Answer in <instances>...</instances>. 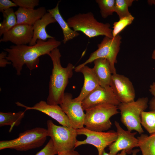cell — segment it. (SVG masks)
<instances>
[{
    "label": "cell",
    "mask_w": 155,
    "mask_h": 155,
    "mask_svg": "<svg viewBox=\"0 0 155 155\" xmlns=\"http://www.w3.org/2000/svg\"><path fill=\"white\" fill-rule=\"evenodd\" d=\"M150 108L151 110H155V97L152 98L149 103Z\"/></svg>",
    "instance_id": "34"
},
{
    "label": "cell",
    "mask_w": 155,
    "mask_h": 155,
    "mask_svg": "<svg viewBox=\"0 0 155 155\" xmlns=\"http://www.w3.org/2000/svg\"><path fill=\"white\" fill-rule=\"evenodd\" d=\"M110 86L120 103L134 100L135 96L134 88L132 83L127 77L117 73L112 74Z\"/></svg>",
    "instance_id": "12"
},
{
    "label": "cell",
    "mask_w": 155,
    "mask_h": 155,
    "mask_svg": "<svg viewBox=\"0 0 155 155\" xmlns=\"http://www.w3.org/2000/svg\"><path fill=\"white\" fill-rule=\"evenodd\" d=\"M78 135L86 136V138L82 141H77L75 148L81 145L89 144L96 148L98 155H102L105 148L114 142L117 139L118 134L113 131L108 132L93 131L83 127L76 129Z\"/></svg>",
    "instance_id": "9"
},
{
    "label": "cell",
    "mask_w": 155,
    "mask_h": 155,
    "mask_svg": "<svg viewBox=\"0 0 155 155\" xmlns=\"http://www.w3.org/2000/svg\"><path fill=\"white\" fill-rule=\"evenodd\" d=\"M118 106L110 104H99L85 111L84 125L90 130L104 131L110 129V118L119 113Z\"/></svg>",
    "instance_id": "5"
},
{
    "label": "cell",
    "mask_w": 155,
    "mask_h": 155,
    "mask_svg": "<svg viewBox=\"0 0 155 155\" xmlns=\"http://www.w3.org/2000/svg\"><path fill=\"white\" fill-rule=\"evenodd\" d=\"M16 104L18 106L24 108L25 111L30 110L39 111L55 120L62 126L71 127L68 118L59 105H50L43 100L32 107L27 106L18 102Z\"/></svg>",
    "instance_id": "14"
},
{
    "label": "cell",
    "mask_w": 155,
    "mask_h": 155,
    "mask_svg": "<svg viewBox=\"0 0 155 155\" xmlns=\"http://www.w3.org/2000/svg\"><path fill=\"white\" fill-rule=\"evenodd\" d=\"M121 38L119 34L112 38L105 36L98 45V49L91 53L84 63L75 67V71L78 72L82 67L93 62L97 59L104 58L110 63L112 74L117 73L115 64L117 62V57L120 50Z\"/></svg>",
    "instance_id": "7"
},
{
    "label": "cell",
    "mask_w": 155,
    "mask_h": 155,
    "mask_svg": "<svg viewBox=\"0 0 155 155\" xmlns=\"http://www.w3.org/2000/svg\"><path fill=\"white\" fill-rule=\"evenodd\" d=\"M56 22V21L52 15L49 13L46 12L33 25V36L29 45H34L38 40L46 41L49 39L54 38L53 37L47 33L46 28L50 24Z\"/></svg>",
    "instance_id": "17"
},
{
    "label": "cell",
    "mask_w": 155,
    "mask_h": 155,
    "mask_svg": "<svg viewBox=\"0 0 155 155\" xmlns=\"http://www.w3.org/2000/svg\"><path fill=\"white\" fill-rule=\"evenodd\" d=\"M17 6L16 4L12 1L9 0H0V11L2 12L3 11L12 7Z\"/></svg>",
    "instance_id": "30"
},
{
    "label": "cell",
    "mask_w": 155,
    "mask_h": 155,
    "mask_svg": "<svg viewBox=\"0 0 155 155\" xmlns=\"http://www.w3.org/2000/svg\"><path fill=\"white\" fill-rule=\"evenodd\" d=\"M58 154L51 138L45 146L35 155H55Z\"/></svg>",
    "instance_id": "29"
},
{
    "label": "cell",
    "mask_w": 155,
    "mask_h": 155,
    "mask_svg": "<svg viewBox=\"0 0 155 155\" xmlns=\"http://www.w3.org/2000/svg\"><path fill=\"white\" fill-rule=\"evenodd\" d=\"M141 125L150 134L155 133V110L142 111L140 115Z\"/></svg>",
    "instance_id": "24"
},
{
    "label": "cell",
    "mask_w": 155,
    "mask_h": 155,
    "mask_svg": "<svg viewBox=\"0 0 155 155\" xmlns=\"http://www.w3.org/2000/svg\"><path fill=\"white\" fill-rule=\"evenodd\" d=\"M126 154L127 153L125 150L121 151L120 153H118L116 155H113L109 153H107L104 150L103 152L102 155H126Z\"/></svg>",
    "instance_id": "35"
},
{
    "label": "cell",
    "mask_w": 155,
    "mask_h": 155,
    "mask_svg": "<svg viewBox=\"0 0 155 155\" xmlns=\"http://www.w3.org/2000/svg\"><path fill=\"white\" fill-rule=\"evenodd\" d=\"M151 57L153 59L155 60V49L153 51Z\"/></svg>",
    "instance_id": "38"
},
{
    "label": "cell",
    "mask_w": 155,
    "mask_h": 155,
    "mask_svg": "<svg viewBox=\"0 0 155 155\" xmlns=\"http://www.w3.org/2000/svg\"><path fill=\"white\" fill-rule=\"evenodd\" d=\"M114 124L118 136L116 140L108 146L109 153L116 155L119 151L125 150L127 154H131L133 148L138 147V140L135 137L137 132L125 130L117 121H115Z\"/></svg>",
    "instance_id": "11"
},
{
    "label": "cell",
    "mask_w": 155,
    "mask_h": 155,
    "mask_svg": "<svg viewBox=\"0 0 155 155\" xmlns=\"http://www.w3.org/2000/svg\"><path fill=\"white\" fill-rule=\"evenodd\" d=\"M48 136L47 129L37 127L20 133L16 139L0 141V150L10 149L26 151L41 147Z\"/></svg>",
    "instance_id": "4"
},
{
    "label": "cell",
    "mask_w": 155,
    "mask_h": 155,
    "mask_svg": "<svg viewBox=\"0 0 155 155\" xmlns=\"http://www.w3.org/2000/svg\"><path fill=\"white\" fill-rule=\"evenodd\" d=\"M137 138L142 155H155V133L149 136L142 134Z\"/></svg>",
    "instance_id": "22"
},
{
    "label": "cell",
    "mask_w": 155,
    "mask_h": 155,
    "mask_svg": "<svg viewBox=\"0 0 155 155\" xmlns=\"http://www.w3.org/2000/svg\"><path fill=\"white\" fill-rule=\"evenodd\" d=\"M61 44L60 41L54 38L46 41L38 40L33 46L26 44L13 45L9 48L4 49L7 53L6 59L10 61L19 75L23 67L26 65L30 71L38 67L40 56L48 54L54 49L57 48Z\"/></svg>",
    "instance_id": "1"
},
{
    "label": "cell",
    "mask_w": 155,
    "mask_h": 155,
    "mask_svg": "<svg viewBox=\"0 0 155 155\" xmlns=\"http://www.w3.org/2000/svg\"><path fill=\"white\" fill-rule=\"evenodd\" d=\"M48 55L52 61L53 68L50 76L46 102L50 105H59L69 80L73 76L75 67L71 63H69L65 67L62 66L60 61L61 54L57 48L53 50Z\"/></svg>",
    "instance_id": "2"
},
{
    "label": "cell",
    "mask_w": 155,
    "mask_h": 155,
    "mask_svg": "<svg viewBox=\"0 0 155 155\" xmlns=\"http://www.w3.org/2000/svg\"><path fill=\"white\" fill-rule=\"evenodd\" d=\"M78 72L82 73L84 78V83L80 94L73 99L75 101L82 102L100 85L92 68L86 65L82 67Z\"/></svg>",
    "instance_id": "16"
},
{
    "label": "cell",
    "mask_w": 155,
    "mask_h": 155,
    "mask_svg": "<svg viewBox=\"0 0 155 155\" xmlns=\"http://www.w3.org/2000/svg\"><path fill=\"white\" fill-rule=\"evenodd\" d=\"M140 150L138 149H136L133 150L132 153V155H137V153L139 152Z\"/></svg>",
    "instance_id": "37"
},
{
    "label": "cell",
    "mask_w": 155,
    "mask_h": 155,
    "mask_svg": "<svg viewBox=\"0 0 155 155\" xmlns=\"http://www.w3.org/2000/svg\"><path fill=\"white\" fill-rule=\"evenodd\" d=\"M134 19L131 15L121 18L119 21L114 22L112 29L113 38L119 34L126 27L131 24Z\"/></svg>",
    "instance_id": "27"
},
{
    "label": "cell",
    "mask_w": 155,
    "mask_h": 155,
    "mask_svg": "<svg viewBox=\"0 0 155 155\" xmlns=\"http://www.w3.org/2000/svg\"><path fill=\"white\" fill-rule=\"evenodd\" d=\"M148 102L147 97H142L135 101L120 103L118 106L120 111L121 122L127 130H135L140 134L144 132L141 123L140 115L148 107Z\"/></svg>",
    "instance_id": "6"
},
{
    "label": "cell",
    "mask_w": 155,
    "mask_h": 155,
    "mask_svg": "<svg viewBox=\"0 0 155 155\" xmlns=\"http://www.w3.org/2000/svg\"><path fill=\"white\" fill-rule=\"evenodd\" d=\"M150 93L155 97V81L151 84L149 88Z\"/></svg>",
    "instance_id": "33"
},
{
    "label": "cell",
    "mask_w": 155,
    "mask_h": 155,
    "mask_svg": "<svg viewBox=\"0 0 155 155\" xmlns=\"http://www.w3.org/2000/svg\"><path fill=\"white\" fill-rule=\"evenodd\" d=\"M20 7L25 9H34L39 4L38 0H12Z\"/></svg>",
    "instance_id": "28"
},
{
    "label": "cell",
    "mask_w": 155,
    "mask_h": 155,
    "mask_svg": "<svg viewBox=\"0 0 155 155\" xmlns=\"http://www.w3.org/2000/svg\"><path fill=\"white\" fill-rule=\"evenodd\" d=\"M134 0H115V12L119 18L129 16L131 13L128 8L131 7Z\"/></svg>",
    "instance_id": "25"
},
{
    "label": "cell",
    "mask_w": 155,
    "mask_h": 155,
    "mask_svg": "<svg viewBox=\"0 0 155 155\" xmlns=\"http://www.w3.org/2000/svg\"><path fill=\"white\" fill-rule=\"evenodd\" d=\"M67 23L74 31L81 32L90 38L100 36L113 38L110 24L98 22L91 12L76 14L69 18Z\"/></svg>",
    "instance_id": "3"
},
{
    "label": "cell",
    "mask_w": 155,
    "mask_h": 155,
    "mask_svg": "<svg viewBox=\"0 0 155 155\" xmlns=\"http://www.w3.org/2000/svg\"><path fill=\"white\" fill-rule=\"evenodd\" d=\"M46 13V9L43 7L36 9L19 7L15 11L17 17V24H25L33 26Z\"/></svg>",
    "instance_id": "19"
},
{
    "label": "cell",
    "mask_w": 155,
    "mask_h": 155,
    "mask_svg": "<svg viewBox=\"0 0 155 155\" xmlns=\"http://www.w3.org/2000/svg\"><path fill=\"white\" fill-rule=\"evenodd\" d=\"M102 17L106 18L115 12V0H96Z\"/></svg>",
    "instance_id": "26"
},
{
    "label": "cell",
    "mask_w": 155,
    "mask_h": 155,
    "mask_svg": "<svg viewBox=\"0 0 155 155\" xmlns=\"http://www.w3.org/2000/svg\"><path fill=\"white\" fill-rule=\"evenodd\" d=\"M7 54V53L5 51H2L0 53V67H5L7 65L11 63L10 61H9L6 59Z\"/></svg>",
    "instance_id": "31"
},
{
    "label": "cell",
    "mask_w": 155,
    "mask_h": 155,
    "mask_svg": "<svg viewBox=\"0 0 155 155\" xmlns=\"http://www.w3.org/2000/svg\"><path fill=\"white\" fill-rule=\"evenodd\" d=\"M81 102L84 111L102 104H110L118 106L120 103L110 86L104 88L100 86L88 95Z\"/></svg>",
    "instance_id": "13"
},
{
    "label": "cell",
    "mask_w": 155,
    "mask_h": 155,
    "mask_svg": "<svg viewBox=\"0 0 155 155\" xmlns=\"http://www.w3.org/2000/svg\"><path fill=\"white\" fill-rule=\"evenodd\" d=\"M26 111H20L17 113L0 112V127L9 125V131L11 132L14 126H18L21 123L24 117Z\"/></svg>",
    "instance_id": "21"
},
{
    "label": "cell",
    "mask_w": 155,
    "mask_h": 155,
    "mask_svg": "<svg viewBox=\"0 0 155 155\" xmlns=\"http://www.w3.org/2000/svg\"><path fill=\"white\" fill-rule=\"evenodd\" d=\"M59 105L68 118L71 127L77 129L84 127L85 113L81 102L74 100L72 94L66 92Z\"/></svg>",
    "instance_id": "10"
},
{
    "label": "cell",
    "mask_w": 155,
    "mask_h": 155,
    "mask_svg": "<svg viewBox=\"0 0 155 155\" xmlns=\"http://www.w3.org/2000/svg\"><path fill=\"white\" fill-rule=\"evenodd\" d=\"M59 1L54 8L47 10L53 16L61 28L63 34V42L66 43L69 41L78 36L80 34L71 28L60 14L59 9Z\"/></svg>",
    "instance_id": "20"
},
{
    "label": "cell",
    "mask_w": 155,
    "mask_h": 155,
    "mask_svg": "<svg viewBox=\"0 0 155 155\" xmlns=\"http://www.w3.org/2000/svg\"><path fill=\"white\" fill-rule=\"evenodd\" d=\"M33 36V26L16 24L3 35L0 42L10 41L16 45L26 44L31 42Z\"/></svg>",
    "instance_id": "15"
},
{
    "label": "cell",
    "mask_w": 155,
    "mask_h": 155,
    "mask_svg": "<svg viewBox=\"0 0 155 155\" xmlns=\"http://www.w3.org/2000/svg\"><path fill=\"white\" fill-rule=\"evenodd\" d=\"M48 136L52 140L58 153L74 149L77 141L76 130L72 127L58 126L51 120L46 122Z\"/></svg>",
    "instance_id": "8"
},
{
    "label": "cell",
    "mask_w": 155,
    "mask_h": 155,
    "mask_svg": "<svg viewBox=\"0 0 155 155\" xmlns=\"http://www.w3.org/2000/svg\"><path fill=\"white\" fill-rule=\"evenodd\" d=\"M93 62L94 65L92 68L100 86L104 88L110 86L112 73L108 61L106 59L99 58Z\"/></svg>",
    "instance_id": "18"
},
{
    "label": "cell",
    "mask_w": 155,
    "mask_h": 155,
    "mask_svg": "<svg viewBox=\"0 0 155 155\" xmlns=\"http://www.w3.org/2000/svg\"><path fill=\"white\" fill-rule=\"evenodd\" d=\"M3 20L0 24V36L17 24V17L13 9L11 8L2 12Z\"/></svg>",
    "instance_id": "23"
},
{
    "label": "cell",
    "mask_w": 155,
    "mask_h": 155,
    "mask_svg": "<svg viewBox=\"0 0 155 155\" xmlns=\"http://www.w3.org/2000/svg\"><path fill=\"white\" fill-rule=\"evenodd\" d=\"M58 155H80L77 151L74 149L66 151L59 153Z\"/></svg>",
    "instance_id": "32"
},
{
    "label": "cell",
    "mask_w": 155,
    "mask_h": 155,
    "mask_svg": "<svg viewBox=\"0 0 155 155\" xmlns=\"http://www.w3.org/2000/svg\"><path fill=\"white\" fill-rule=\"evenodd\" d=\"M147 2L149 5H154L155 6V0H148Z\"/></svg>",
    "instance_id": "36"
}]
</instances>
